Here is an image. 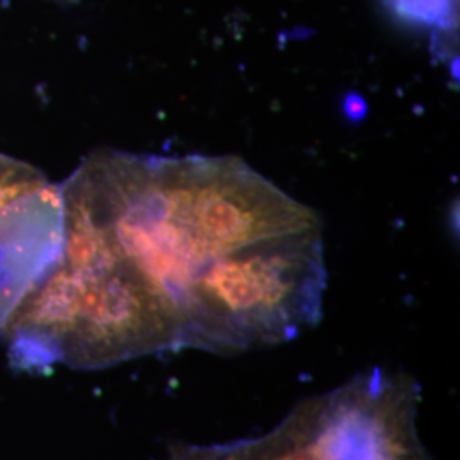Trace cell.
Masks as SVG:
<instances>
[{"label":"cell","instance_id":"1","mask_svg":"<svg viewBox=\"0 0 460 460\" xmlns=\"http://www.w3.org/2000/svg\"><path fill=\"white\" fill-rule=\"evenodd\" d=\"M62 214V212H60ZM13 363L104 368L180 349L164 305L83 226L62 217L53 264L0 331Z\"/></svg>","mask_w":460,"mask_h":460},{"label":"cell","instance_id":"2","mask_svg":"<svg viewBox=\"0 0 460 460\" xmlns=\"http://www.w3.org/2000/svg\"><path fill=\"white\" fill-rule=\"evenodd\" d=\"M326 285L323 226L237 249L193 285L180 346L235 355L290 341L319 323Z\"/></svg>","mask_w":460,"mask_h":460},{"label":"cell","instance_id":"3","mask_svg":"<svg viewBox=\"0 0 460 460\" xmlns=\"http://www.w3.org/2000/svg\"><path fill=\"white\" fill-rule=\"evenodd\" d=\"M418 404L414 378L376 367L302 401L258 438L176 444L169 460H431L418 431Z\"/></svg>","mask_w":460,"mask_h":460},{"label":"cell","instance_id":"4","mask_svg":"<svg viewBox=\"0 0 460 460\" xmlns=\"http://www.w3.org/2000/svg\"><path fill=\"white\" fill-rule=\"evenodd\" d=\"M58 220V184L31 165L0 154V273Z\"/></svg>","mask_w":460,"mask_h":460},{"label":"cell","instance_id":"5","mask_svg":"<svg viewBox=\"0 0 460 460\" xmlns=\"http://www.w3.org/2000/svg\"><path fill=\"white\" fill-rule=\"evenodd\" d=\"M57 2H60V4H75L77 0H57Z\"/></svg>","mask_w":460,"mask_h":460}]
</instances>
